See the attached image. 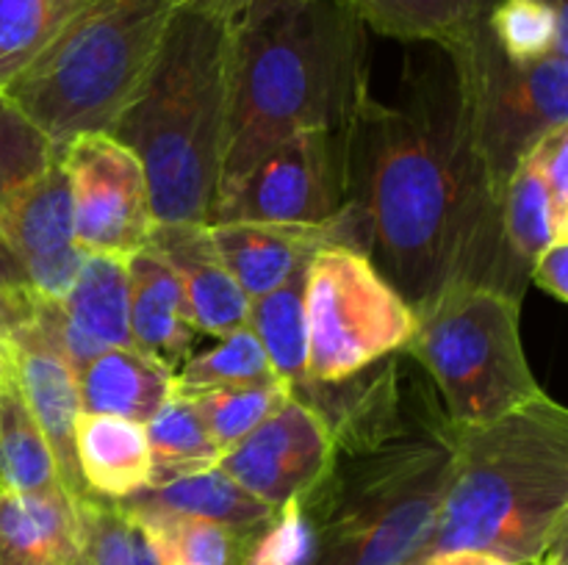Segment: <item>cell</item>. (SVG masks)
<instances>
[{"mask_svg":"<svg viewBox=\"0 0 568 565\" xmlns=\"http://www.w3.org/2000/svg\"><path fill=\"white\" fill-rule=\"evenodd\" d=\"M144 435L153 460V485L209 469L222 458L194 402L181 393H170V399L144 421Z\"/></svg>","mask_w":568,"mask_h":565,"instance_id":"27","label":"cell"},{"mask_svg":"<svg viewBox=\"0 0 568 565\" xmlns=\"http://www.w3.org/2000/svg\"><path fill=\"white\" fill-rule=\"evenodd\" d=\"M288 397H292V391L281 380H275L261 382V386L214 388V391H203L189 399L197 408L216 449L227 452L244 435H250L266 415L275 413Z\"/></svg>","mask_w":568,"mask_h":565,"instance_id":"32","label":"cell"},{"mask_svg":"<svg viewBox=\"0 0 568 565\" xmlns=\"http://www.w3.org/2000/svg\"><path fill=\"white\" fill-rule=\"evenodd\" d=\"M453 64L466 125L494 194L503 188L527 153L568 125V55L519 64L503 53L486 20L458 44L444 50Z\"/></svg>","mask_w":568,"mask_h":565,"instance_id":"8","label":"cell"},{"mask_svg":"<svg viewBox=\"0 0 568 565\" xmlns=\"http://www.w3.org/2000/svg\"><path fill=\"white\" fill-rule=\"evenodd\" d=\"M0 491H64L53 449L33 419L14 374L0 382Z\"/></svg>","mask_w":568,"mask_h":565,"instance_id":"25","label":"cell"},{"mask_svg":"<svg viewBox=\"0 0 568 565\" xmlns=\"http://www.w3.org/2000/svg\"><path fill=\"white\" fill-rule=\"evenodd\" d=\"M81 526L67 491H0V565H78Z\"/></svg>","mask_w":568,"mask_h":565,"instance_id":"19","label":"cell"},{"mask_svg":"<svg viewBox=\"0 0 568 565\" xmlns=\"http://www.w3.org/2000/svg\"><path fill=\"white\" fill-rule=\"evenodd\" d=\"M403 355L427 371L455 427L486 424L544 393L521 341V299L503 288H447L416 310Z\"/></svg>","mask_w":568,"mask_h":565,"instance_id":"7","label":"cell"},{"mask_svg":"<svg viewBox=\"0 0 568 565\" xmlns=\"http://www.w3.org/2000/svg\"><path fill=\"white\" fill-rule=\"evenodd\" d=\"M497 0H347L366 31L399 42H430L442 50L458 44L491 14Z\"/></svg>","mask_w":568,"mask_h":565,"instance_id":"23","label":"cell"},{"mask_svg":"<svg viewBox=\"0 0 568 565\" xmlns=\"http://www.w3.org/2000/svg\"><path fill=\"white\" fill-rule=\"evenodd\" d=\"M449 458V421L436 402L381 446L333 452L303 491L314 515L308 565H408L444 496Z\"/></svg>","mask_w":568,"mask_h":565,"instance_id":"5","label":"cell"},{"mask_svg":"<svg viewBox=\"0 0 568 565\" xmlns=\"http://www.w3.org/2000/svg\"><path fill=\"white\" fill-rule=\"evenodd\" d=\"M416 565H519V563H510V559L497 557V554L475 552V548H453V552L430 554V557L422 559V563ZM532 565H544V557Z\"/></svg>","mask_w":568,"mask_h":565,"instance_id":"38","label":"cell"},{"mask_svg":"<svg viewBox=\"0 0 568 565\" xmlns=\"http://www.w3.org/2000/svg\"><path fill=\"white\" fill-rule=\"evenodd\" d=\"M231 120V22L172 9L111 136L142 164L155 225H209Z\"/></svg>","mask_w":568,"mask_h":565,"instance_id":"4","label":"cell"},{"mask_svg":"<svg viewBox=\"0 0 568 565\" xmlns=\"http://www.w3.org/2000/svg\"><path fill=\"white\" fill-rule=\"evenodd\" d=\"M37 310L39 299L28 288L20 264L6 249V244L0 242V338L6 341L11 332L28 325L37 316Z\"/></svg>","mask_w":568,"mask_h":565,"instance_id":"35","label":"cell"},{"mask_svg":"<svg viewBox=\"0 0 568 565\" xmlns=\"http://www.w3.org/2000/svg\"><path fill=\"white\" fill-rule=\"evenodd\" d=\"M11 374V360H9V349H6V341L0 338V382Z\"/></svg>","mask_w":568,"mask_h":565,"instance_id":"39","label":"cell"},{"mask_svg":"<svg viewBox=\"0 0 568 565\" xmlns=\"http://www.w3.org/2000/svg\"><path fill=\"white\" fill-rule=\"evenodd\" d=\"M6 349H9L11 374L53 449L64 491L70 493L72 502L87 496L89 491L75 458V421L83 413L78 377L50 332L42 302L28 325L6 338Z\"/></svg>","mask_w":568,"mask_h":565,"instance_id":"14","label":"cell"},{"mask_svg":"<svg viewBox=\"0 0 568 565\" xmlns=\"http://www.w3.org/2000/svg\"><path fill=\"white\" fill-rule=\"evenodd\" d=\"M353 210L364 255L414 310L469 282L525 299L530 271L505 244L449 59L416 72L399 105L369 94L355 116Z\"/></svg>","mask_w":568,"mask_h":565,"instance_id":"1","label":"cell"},{"mask_svg":"<svg viewBox=\"0 0 568 565\" xmlns=\"http://www.w3.org/2000/svg\"><path fill=\"white\" fill-rule=\"evenodd\" d=\"M122 504L161 510V513L192 515V518L214 521V524L236 532L255 530L272 515V507H266L261 499L244 491L231 474L220 469V463L144 487L133 496L122 499Z\"/></svg>","mask_w":568,"mask_h":565,"instance_id":"22","label":"cell"},{"mask_svg":"<svg viewBox=\"0 0 568 565\" xmlns=\"http://www.w3.org/2000/svg\"><path fill=\"white\" fill-rule=\"evenodd\" d=\"M530 282H536L555 302H568V236L555 238L530 264Z\"/></svg>","mask_w":568,"mask_h":565,"instance_id":"36","label":"cell"},{"mask_svg":"<svg viewBox=\"0 0 568 565\" xmlns=\"http://www.w3.org/2000/svg\"><path fill=\"white\" fill-rule=\"evenodd\" d=\"M209 236L225 269L250 299L283 286L327 244H349L361 249V225L353 208L325 225L209 222Z\"/></svg>","mask_w":568,"mask_h":565,"instance_id":"15","label":"cell"},{"mask_svg":"<svg viewBox=\"0 0 568 565\" xmlns=\"http://www.w3.org/2000/svg\"><path fill=\"white\" fill-rule=\"evenodd\" d=\"M0 242L39 302L59 305L75 282L87 249L78 247L72 194L61 153L0 197Z\"/></svg>","mask_w":568,"mask_h":565,"instance_id":"12","label":"cell"},{"mask_svg":"<svg viewBox=\"0 0 568 565\" xmlns=\"http://www.w3.org/2000/svg\"><path fill=\"white\" fill-rule=\"evenodd\" d=\"M122 507L144 532L161 565H242L247 532L227 530L192 515L161 513L131 504Z\"/></svg>","mask_w":568,"mask_h":565,"instance_id":"26","label":"cell"},{"mask_svg":"<svg viewBox=\"0 0 568 565\" xmlns=\"http://www.w3.org/2000/svg\"><path fill=\"white\" fill-rule=\"evenodd\" d=\"M353 125L305 131L272 147L216 194L211 222L325 225L347 214L353 208Z\"/></svg>","mask_w":568,"mask_h":565,"instance_id":"10","label":"cell"},{"mask_svg":"<svg viewBox=\"0 0 568 565\" xmlns=\"http://www.w3.org/2000/svg\"><path fill=\"white\" fill-rule=\"evenodd\" d=\"M78 0H0V94L53 39Z\"/></svg>","mask_w":568,"mask_h":565,"instance_id":"33","label":"cell"},{"mask_svg":"<svg viewBox=\"0 0 568 565\" xmlns=\"http://www.w3.org/2000/svg\"><path fill=\"white\" fill-rule=\"evenodd\" d=\"M75 458L89 493L122 499L153 485L144 424L116 415L81 413L75 421Z\"/></svg>","mask_w":568,"mask_h":565,"instance_id":"20","label":"cell"},{"mask_svg":"<svg viewBox=\"0 0 568 565\" xmlns=\"http://www.w3.org/2000/svg\"><path fill=\"white\" fill-rule=\"evenodd\" d=\"M128 299V258L87 253L67 297L59 305L42 302L50 332L75 374L105 349L133 347Z\"/></svg>","mask_w":568,"mask_h":565,"instance_id":"16","label":"cell"},{"mask_svg":"<svg viewBox=\"0 0 568 565\" xmlns=\"http://www.w3.org/2000/svg\"><path fill=\"white\" fill-rule=\"evenodd\" d=\"M72 194V225L87 253L131 258L153 233L148 177L136 155L111 133H83L61 147Z\"/></svg>","mask_w":568,"mask_h":565,"instance_id":"11","label":"cell"},{"mask_svg":"<svg viewBox=\"0 0 568 565\" xmlns=\"http://www.w3.org/2000/svg\"><path fill=\"white\" fill-rule=\"evenodd\" d=\"M128 316H131L133 347L164 363L175 374L194 347L192 308L181 280L164 258L150 247L128 258Z\"/></svg>","mask_w":568,"mask_h":565,"instance_id":"18","label":"cell"},{"mask_svg":"<svg viewBox=\"0 0 568 565\" xmlns=\"http://www.w3.org/2000/svg\"><path fill=\"white\" fill-rule=\"evenodd\" d=\"M449 474L425 541L408 559L453 548L532 565L568 535V410L530 399L486 424H449Z\"/></svg>","mask_w":568,"mask_h":565,"instance_id":"3","label":"cell"},{"mask_svg":"<svg viewBox=\"0 0 568 565\" xmlns=\"http://www.w3.org/2000/svg\"><path fill=\"white\" fill-rule=\"evenodd\" d=\"M283 3V0H172L175 9H189L200 11V14L216 17V20L225 22H239L242 17L253 14V11L266 9V6Z\"/></svg>","mask_w":568,"mask_h":565,"instance_id":"37","label":"cell"},{"mask_svg":"<svg viewBox=\"0 0 568 565\" xmlns=\"http://www.w3.org/2000/svg\"><path fill=\"white\" fill-rule=\"evenodd\" d=\"M305 327L308 380L338 382L403 352L416 310L361 249L327 244L308 264Z\"/></svg>","mask_w":568,"mask_h":565,"instance_id":"9","label":"cell"},{"mask_svg":"<svg viewBox=\"0 0 568 565\" xmlns=\"http://www.w3.org/2000/svg\"><path fill=\"white\" fill-rule=\"evenodd\" d=\"M333 460L327 424L303 399L288 397L236 446L222 452L220 469L266 507L277 510L314 485Z\"/></svg>","mask_w":568,"mask_h":565,"instance_id":"13","label":"cell"},{"mask_svg":"<svg viewBox=\"0 0 568 565\" xmlns=\"http://www.w3.org/2000/svg\"><path fill=\"white\" fill-rule=\"evenodd\" d=\"M499 216H503L505 244L514 258L527 266V271L541 249H547L555 238L568 236V225L558 219V210L541 175L527 158H521V164L505 183Z\"/></svg>","mask_w":568,"mask_h":565,"instance_id":"28","label":"cell"},{"mask_svg":"<svg viewBox=\"0 0 568 565\" xmlns=\"http://www.w3.org/2000/svg\"><path fill=\"white\" fill-rule=\"evenodd\" d=\"M525 158L541 175L555 210H558V219L568 225V125H558L555 131H549Z\"/></svg>","mask_w":568,"mask_h":565,"instance_id":"34","label":"cell"},{"mask_svg":"<svg viewBox=\"0 0 568 565\" xmlns=\"http://www.w3.org/2000/svg\"><path fill=\"white\" fill-rule=\"evenodd\" d=\"M148 247L164 258L181 280L197 332L222 338L239 327H247L250 297L216 255L209 225H153Z\"/></svg>","mask_w":568,"mask_h":565,"instance_id":"17","label":"cell"},{"mask_svg":"<svg viewBox=\"0 0 568 565\" xmlns=\"http://www.w3.org/2000/svg\"><path fill=\"white\" fill-rule=\"evenodd\" d=\"M81 526V559L78 565H161L153 546L136 521L114 499H75Z\"/></svg>","mask_w":568,"mask_h":565,"instance_id":"31","label":"cell"},{"mask_svg":"<svg viewBox=\"0 0 568 565\" xmlns=\"http://www.w3.org/2000/svg\"><path fill=\"white\" fill-rule=\"evenodd\" d=\"M172 9V0H78L0 97L55 147L109 133L136 94Z\"/></svg>","mask_w":568,"mask_h":565,"instance_id":"6","label":"cell"},{"mask_svg":"<svg viewBox=\"0 0 568 565\" xmlns=\"http://www.w3.org/2000/svg\"><path fill=\"white\" fill-rule=\"evenodd\" d=\"M83 413L116 415L144 424L172 393V371L136 347L100 352L78 371Z\"/></svg>","mask_w":568,"mask_h":565,"instance_id":"21","label":"cell"},{"mask_svg":"<svg viewBox=\"0 0 568 565\" xmlns=\"http://www.w3.org/2000/svg\"><path fill=\"white\" fill-rule=\"evenodd\" d=\"M275 380L277 377L272 374V366L255 332L250 327H239L216 338L214 347L205 352L189 355L181 369L172 374V393L197 397L214 388L261 386Z\"/></svg>","mask_w":568,"mask_h":565,"instance_id":"29","label":"cell"},{"mask_svg":"<svg viewBox=\"0 0 568 565\" xmlns=\"http://www.w3.org/2000/svg\"><path fill=\"white\" fill-rule=\"evenodd\" d=\"M488 28L510 61L568 55V0H497Z\"/></svg>","mask_w":568,"mask_h":565,"instance_id":"30","label":"cell"},{"mask_svg":"<svg viewBox=\"0 0 568 565\" xmlns=\"http://www.w3.org/2000/svg\"><path fill=\"white\" fill-rule=\"evenodd\" d=\"M308 266H300L283 286L250 299L247 327L264 347L272 374L297 391L308 380V327H305Z\"/></svg>","mask_w":568,"mask_h":565,"instance_id":"24","label":"cell"},{"mask_svg":"<svg viewBox=\"0 0 568 565\" xmlns=\"http://www.w3.org/2000/svg\"><path fill=\"white\" fill-rule=\"evenodd\" d=\"M366 59L347 0H283L233 22L220 192L286 138L353 125L369 100Z\"/></svg>","mask_w":568,"mask_h":565,"instance_id":"2","label":"cell"}]
</instances>
